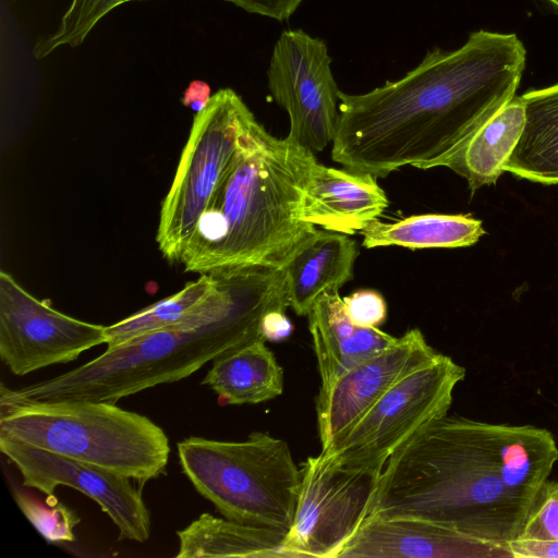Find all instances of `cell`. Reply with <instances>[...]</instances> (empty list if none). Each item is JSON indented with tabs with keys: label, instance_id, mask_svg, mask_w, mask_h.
<instances>
[{
	"label": "cell",
	"instance_id": "obj_1",
	"mask_svg": "<svg viewBox=\"0 0 558 558\" xmlns=\"http://www.w3.org/2000/svg\"><path fill=\"white\" fill-rule=\"evenodd\" d=\"M525 62L517 34L478 29L456 49L428 51L397 81L339 92L333 161L376 178L404 166L448 168L515 97Z\"/></svg>",
	"mask_w": 558,
	"mask_h": 558
},
{
	"label": "cell",
	"instance_id": "obj_2",
	"mask_svg": "<svg viewBox=\"0 0 558 558\" xmlns=\"http://www.w3.org/2000/svg\"><path fill=\"white\" fill-rule=\"evenodd\" d=\"M557 461L546 428L445 415L387 460L369 515L422 519L508 546Z\"/></svg>",
	"mask_w": 558,
	"mask_h": 558
},
{
	"label": "cell",
	"instance_id": "obj_3",
	"mask_svg": "<svg viewBox=\"0 0 558 558\" xmlns=\"http://www.w3.org/2000/svg\"><path fill=\"white\" fill-rule=\"evenodd\" d=\"M215 284L182 322L107 350L68 373L12 392L31 400L116 403L189 377L218 355L262 338L270 311L289 307L282 266L254 264L214 271Z\"/></svg>",
	"mask_w": 558,
	"mask_h": 558
},
{
	"label": "cell",
	"instance_id": "obj_4",
	"mask_svg": "<svg viewBox=\"0 0 558 558\" xmlns=\"http://www.w3.org/2000/svg\"><path fill=\"white\" fill-rule=\"evenodd\" d=\"M316 162L313 151L272 136L254 117L185 246L184 270L282 266L316 230L303 215Z\"/></svg>",
	"mask_w": 558,
	"mask_h": 558
},
{
	"label": "cell",
	"instance_id": "obj_5",
	"mask_svg": "<svg viewBox=\"0 0 558 558\" xmlns=\"http://www.w3.org/2000/svg\"><path fill=\"white\" fill-rule=\"evenodd\" d=\"M0 434L146 483L165 473L170 445L150 418L106 401L31 400L1 384Z\"/></svg>",
	"mask_w": 558,
	"mask_h": 558
},
{
	"label": "cell",
	"instance_id": "obj_6",
	"mask_svg": "<svg viewBox=\"0 0 558 558\" xmlns=\"http://www.w3.org/2000/svg\"><path fill=\"white\" fill-rule=\"evenodd\" d=\"M184 475L223 518L282 533L292 527L301 483L286 440L253 432L243 441L178 442Z\"/></svg>",
	"mask_w": 558,
	"mask_h": 558
},
{
	"label": "cell",
	"instance_id": "obj_7",
	"mask_svg": "<svg viewBox=\"0 0 558 558\" xmlns=\"http://www.w3.org/2000/svg\"><path fill=\"white\" fill-rule=\"evenodd\" d=\"M253 118L248 107L231 88L215 93L207 106L196 112L160 210L156 240L168 260L180 263L197 220Z\"/></svg>",
	"mask_w": 558,
	"mask_h": 558
},
{
	"label": "cell",
	"instance_id": "obj_8",
	"mask_svg": "<svg viewBox=\"0 0 558 558\" xmlns=\"http://www.w3.org/2000/svg\"><path fill=\"white\" fill-rule=\"evenodd\" d=\"M465 368L442 353L389 390L320 452L354 468L381 471L391 454L429 423L447 415Z\"/></svg>",
	"mask_w": 558,
	"mask_h": 558
},
{
	"label": "cell",
	"instance_id": "obj_9",
	"mask_svg": "<svg viewBox=\"0 0 558 558\" xmlns=\"http://www.w3.org/2000/svg\"><path fill=\"white\" fill-rule=\"evenodd\" d=\"M284 557L338 558L369 515L381 471L347 466L320 452L301 465Z\"/></svg>",
	"mask_w": 558,
	"mask_h": 558
},
{
	"label": "cell",
	"instance_id": "obj_10",
	"mask_svg": "<svg viewBox=\"0 0 558 558\" xmlns=\"http://www.w3.org/2000/svg\"><path fill=\"white\" fill-rule=\"evenodd\" d=\"M272 98L288 113V138L315 153L332 144L339 121V89L326 43L302 29L277 39L267 69Z\"/></svg>",
	"mask_w": 558,
	"mask_h": 558
},
{
	"label": "cell",
	"instance_id": "obj_11",
	"mask_svg": "<svg viewBox=\"0 0 558 558\" xmlns=\"http://www.w3.org/2000/svg\"><path fill=\"white\" fill-rule=\"evenodd\" d=\"M106 327L58 312L0 272V359L12 374L72 362L106 343Z\"/></svg>",
	"mask_w": 558,
	"mask_h": 558
},
{
	"label": "cell",
	"instance_id": "obj_12",
	"mask_svg": "<svg viewBox=\"0 0 558 558\" xmlns=\"http://www.w3.org/2000/svg\"><path fill=\"white\" fill-rule=\"evenodd\" d=\"M0 450L20 471L23 486L54 496L58 486L93 499L119 530V539L144 543L150 514L132 478L0 434Z\"/></svg>",
	"mask_w": 558,
	"mask_h": 558
},
{
	"label": "cell",
	"instance_id": "obj_13",
	"mask_svg": "<svg viewBox=\"0 0 558 558\" xmlns=\"http://www.w3.org/2000/svg\"><path fill=\"white\" fill-rule=\"evenodd\" d=\"M422 331L409 329L396 343L320 387L316 417L322 450L353 426L403 377L439 356Z\"/></svg>",
	"mask_w": 558,
	"mask_h": 558
},
{
	"label": "cell",
	"instance_id": "obj_14",
	"mask_svg": "<svg viewBox=\"0 0 558 558\" xmlns=\"http://www.w3.org/2000/svg\"><path fill=\"white\" fill-rule=\"evenodd\" d=\"M338 558H511L508 546L486 543L415 518L368 515Z\"/></svg>",
	"mask_w": 558,
	"mask_h": 558
},
{
	"label": "cell",
	"instance_id": "obj_15",
	"mask_svg": "<svg viewBox=\"0 0 558 558\" xmlns=\"http://www.w3.org/2000/svg\"><path fill=\"white\" fill-rule=\"evenodd\" d=\"M388 198L371 173L315 163L304 204V219L325 230L353 234L377 220Z\"/></svg>",
	"mask_w": 558,
	"mask_h": 558
},
{
	"label": "cell",
	"instance_id": "obj_16",
	"mask_svg": "<svg viewBox=\"0 0 558 558\" xmlns=\"http://www.w3.org/2000/svg\"><path fill=\"white\" fill-rule=\"evenodd\" d=\"M307 316L320 387L331 385L341 375L398 340L379 328L353 324L338 291L318 298Z\"/></svg>",
	"mask_w": 558,
	"mask_h": 558
},
{
	"label": "cell",
	"instance_id": "obj_17",
	"mask_svg": "<svg viewBox=\"0 0 558 558\" xmlns=\"http://www.w3.org/2000/svg\"><path fill=\"white\" fill-rule=\"evenodd\" d=\"M349 234L316 229L286 259L289 307L307 316L325 293L338 291L353 278L359 251Z\"/></svg>",
	"mask_w": 558,
	"mask_h": 558
},
{
	"label": "cell",
	"instance_id": "obj_18",
	"mask_svg": "<svg viewBox=\"0 0 558 558\" xmlns=\"http://www.w3.org/2000/svg\"><path fill=\"white\" fill-rule=\"evenodd\" d=\"M202 385L222 404H257L283 392V369L263 338L229 350L211 361Z\"/></svg>",
	"mask_w": 558,
	"mask_h": 558
},
{
	"label": "cell",
	"instance_id": "obj_19",
	"mask_svg": "<svg viewBox=\"0 0 558 558\" xmlns=\"http://www.w3.org/2000/svg\"><path fill=\"white\" fill-rule=\"evenodd\" d=\"M525 126L505 172L534 183L558 184V83L521 95Z\"/></svg>",
	"mask_w": 558,
	"mask_h": 558
},
{
	"label": "cell",
	"instance_id": "obj_20",
	"mask_svg": "<svg viewBox=\"0 0 558 558\" xmlns=\"http://www.w3.org/2000/svg\"><path fill=\"white\" fill-rule=\"evenodd\" d=\"M178 558L284 557L286 533L202 513L177 531Z\"/></svg>",
	"mask_w": 558,
	"mask_h": 558
},
{
	"label": "cell",
	"instance_id": "obj_21",
	"mask_svg": "<svg viewBox=\"0 0 558 558\" xmlns=\"http://www.w3.org/2000/svg\"><path fill=\"white\" fill-rule=\"evenodd\" d=\"M525 119V105L515 96L472 136L448 168L466 180L472 193L495 184L521 138Z\"/></svg>",
	"mask_w": 558,
	"mask_h": 558
},
{
	"label": "cell",
	"instance_id": "obj_22",
	"mask_svg": "<svg viewBox=\"0 0 558 558\" xmlns=\"http://www.w3.org/2000/svg\"><path fill=\"white\" fill-rule=\"evenodd\" d=\"M363 246L398 245L410 250L471 246L485 234L483 222L471 214H423L391 222L374 220L364 227Z\"/></svg>",
	"mask_w": 558,
	"mask_h": 558
},
{
	"label": "cell",
	"instance_id": "obj_23",
	"mask_svg": "<svg viewBox=\"0 0 558 558\" xmlns=\"http://www.w3.org/2000/svg\"><path fill=\"white\" fill-rule=\"evenodd\" d=\"M215 272L202 274L179 292L140 310L106 327L107 348H114L141 336L174 326L185 319L215 284Z\"/></svg>",
	"mask_w": 558,
	"mask_h": 558
},
{
	"label": "cell",
	"instance_id": "obj_24",
	"mask_svg": "<svg viewBox=\"0 0 558 558\" xmlns=\"http://www.w3.org/2000/svg\"><path fill=\"white\" fill-rule=\"evenodd\" d=\"M116 0H72L61 19L58 29L39 40L33 52L38 60L46 58L61 46L77 47L108 12Z\"/></svg>",
	"mask_w": 558,
	"mask_h": 558
},
{
	"label": "cell",
	"instance_id": "obj_25",
	"mask_svg": "<svg viewBox=\"0 0 558 558\" xmlns=\"http://www.w3.org/2000/svg\"><path fill=\"white\" fill-rule=\"evenodd\" d=\"M14 499L33 526L48 543L73 542V529L80 523L78 515L69 507L49 496L47 505L28 494L14 490Z\"/></svg>",
	"mask_w": 558,
	"mask_h": 558
},
{
	"label": "cell",
	"instance_id": "obj_26",
	"mask_svg": "<svg viewBox=\"0 0 558 558\" xmlns=\"http://www.w3.org/2000/svg\"><path fill=\"white\" fill-rule=\"evenodd\" d=\"M517 538L558 539V481L546 480L542 484Z\"/></svg>",
	"mask_w": 558,
	"mask_h": 558
},
{
	"label": "cell",
	"instance_id": "obj_27",
	"mask_svg": "<svg viewBox=\"0 0 558 558\" xmlns=\"http://www.w3.org/2000/svg\"><path fill=\"white\" fill-rule=\"evenodd\" d=\"M343 299L350 320L365 328H379L386 320L387 305L383 295L375 290H359Z\"/></svg>",
	"mask_w": 558,
	"mask_h": 558
},
{
	"label": "cell",
	"instance_id": "obj_28",
	"mask_svg": "<svg viewBox=\"0 0 558 558\" xmlns=\"http://www.w3.org/2000/svg\"><path fill=\"white\" fill-rule=\"evenodd\" d=\"M253 14L277 21L288 20L303 0H225Z\"/></svg>",
	"mask_w": 558,
	"mask_h": 558
},
{
	"label": "cell",
	"instance_id": "obj_29",
	"mask_svg": "<svg viewBox=\"0 0 558 558\" xmlns=\"http://www.w3.org/2000/svg\"><path fill=\"white\" fill-rule=\"evenodd\" d=\"M511 558H558V539L515 538L508 543Z\"/></svg>",
	"mask_w": 558,
	"mask_h": 558
},
{
	"label": "cell",
	"instance_id": "obj_30",
	"mask_svg": "<svg viewBox=\"0 0 558 558\" xmlns=\"http://www.w3.org/2000/svg\"><path fill=\"white\" fill-rule=\"evenodd\" d=\"M292 324L283 311L268 312L260 325V336L265 341H281L292 332Z\"/></svg>",
	"mask_w": 558,
	"mask_h": 558
},
{
	"label": "cell",
	"instance_id": "obj_31",
	"mask_svg": "<svg viewBox=\"0 0 558 558\" xmlns=\"http://www.w3.org/2000/svg\"><path fill=\"white\" fill-rule=\"evenodd\" d=\"M211 98L210 86L201 80L192 81L182 96V104L194 111H202Z\"/></svg>",
	"mask_w": 558,
	"mask_h": 558
},
{
	"label": "cell",
	"instance_id": "obj_32",
	"mask_svg": "<svg viewBox=\"0 0 558 558\" xmlns=\"http://www.w3.org/2000/svg\"><path fill=\"white\" fill-rule=\"evenodd\" d=\"M130 1H134V0H116L113 2V9H116L117 7H119V5H121V4L125 3V2H130Z\"/></svg>",
	"mask_w": 558,
	"mask_h": 558
}]
</instances>
